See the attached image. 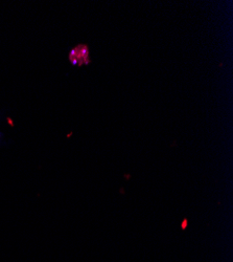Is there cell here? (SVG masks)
I'll list each match as a JSON object with an SVG mask.
<instances>
[{"label": "cell", "mask_w": 233, "mask_h": 262, "mask_svg": "<svg viewBox=\"0 0 233 262\" xmlns=\"http://www.w3.org/2000/svg\"><path fill=\"white\" fill-rule=\"evenodd\" d=\"M69 61L72 65H88L90 63L89 47L86 44H80L73 47L69 53Z\"/></svg>", "instance_id": "6da1fadb"}, {"label": "cell", "mask_w": 233, "mask_h": 262, "mask_svg": "<svg viewBox=\"0 0 233 262\" xmlns=\"http://www.w3.org/2000/svg\"><path fill=\"white\" fill-rule=\"evenodd\" d=\"M3 137H4V134L0 131V148H1L2 144H3Z\"/></svg>", "instance_id": "7a4b0ae2"}]
</instances>
